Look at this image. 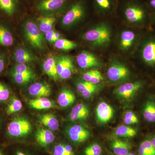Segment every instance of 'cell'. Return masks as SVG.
Listing matches in <instances>:
<instances>
[{
  "instance_id": "31",
  "label": "cell",
  "mask_w": 155,
  "mask_h": 155,
  "mask_svg": "<svg viewBox=\"0 0 155 155\" xmlns=\"http://www.w3.org/2000/svg\"><path fill=\"white\" fill-rule=\"evenodd\" d=\"M55 47L59 50L69 51L75 49L77 44L72 41L65 38H60L54 43Z\"/></svg>"
},
{
  "instance_id": "20",
  "label": "cell",
  "mask_w": 155,
  "mask_h": 155,
  "mask_svg": "<svg viewBox=\"0 0 155 155\" xmlns=\"http://www.w3.org/2000/svg\"><path fill=\"white\" fill-rule=\"evenodd\" d=\"M111 147L116 155H127L130 153L131 145L129 143L119 139H115L112 141Z\"/></svg>"
},
{
  "instance_id": "43",
  "label": "cell",
  "mask_w": 155,
  "mask_h": 155,
  "mask_svg": "<svg viewBox=\"0 0 155 155\" xmlns=\"http://www.w3.org/2000/svg\"><path fill=\"white\" fill-rule=\"evenodd\" d=\"M56 31L53 29H52L48 32L45 34V38L47 41L51 43H52L53 38H54V35Z\"/></svg>"
},
{
  "instance_id": "30",
  "label": "cell",
  "mask_w": 155,
  "mask_h": 155,
  "mask_svg": "<svg viewBox=\"0 0 155 155\" xmlns=\"http://www.w3.org/2000/svg\"><path fill=\"white\" fill-rule=\"evenodd\" d=\"M11 75L14 82L19 85L28 83L33 78L34 73H16L11 72Z\"/></svg>"
},
{
  "instance_id": "35",
  "label": "cell",
  "mask_w": 155,
  "mask_h": 155,
  "mask_svg": "<svg viewBox=\"0 0 155 155\" xmlns=\"http://www.w3.org/2000/svg\"><path fill=\"white\" fill-rule=\"evenodd\" d=\"M16 9L15 0H0V9L8 15H13Z\"/></svg>"
},
{
  "instance_id": "51",
  "label": "cell",
  "mask_w": 155,
  "mask_h": 155,
  "mask_svg": "<svg viewBox=\"0 0 155 155\" xmlns=\"http://www.w3.org/2000/svg\"><path fill=\"white\" fill-rule=\"evenodd\" d=\"M1 122H2V119H1V116H0V125H1Z\"/></svg>"
},
{
  "instance_id": "8",
  "label": "cell",
  "mask_w": 155,
  "mask_h": 155,
  "mask_svg": "<svg viewBox=\"0 0 155 155\" xmlns=\"http://www.w3.org/2000/svg\"><path fill=\"white\" fill-rule=\"evenodd\" d=\"M147 39L143 43L140 57L143 63L150 67H155V38Z\"/></svg>"
},
{
  "instance_id": "34",
  "label": "cell",
  "mask_w": 155,
  "mask_h": 155,
  "mask_svg": "<svg viewBox=\"0 0 155 155\" xmlns=\"http://www.w3.org/2000/svg\"><path fill=\"white\" fill-rule=\"evenodd\" d=\"M53 155H75V153L70 145L59 143L54 147Z\"/></svg>"
},
{
  "instance_id": "19",
  "label": "cell",
  "mask_w": 155,
  "mask_h": 155,
  "mask_svg": "<svg viewBox=\"0 0 155 155\" xmlns=\"http://www.w3.org/2000/svg\"><path fill=\"white\" fill-rule=\"evenodd\" d=\"M76 98L74 93L67 88L61 91L58 97V101L62 107L66 108L72 105L75 102Z\"/></svg>"
},
{
  "instance_id": "12",
  "label": "cell",
  "mask_w": 155,
  "mask_h": 155,
  "mask_svg": "<svg viewBox=\"0 0 155 155\" xmlns=\"http://www.w3.org/2000/svg\"><path fill=\"white\" fill-rule=\"evenodd\" d=\"M97 120L100 123L106 124L110 122L114 115V110L112 107L105 102H101L96 109Z\"/></svg>"
},
{
  "instance_id": "49",
  "label": "cell",
  "mask_w": 155,
  "mask_h": 155,
  "mask_svg": "<svg viewBox=\"0 0 155 155\" xmlns=\"http://www.w3.org/2000/svg\"><path fill=\"white\" fill-rule=\"evenodd\" d=\"M127 155H136L135 154L133 153H129Z\"/></svg>"
},
{
  "instance_id": "37",
  "label": "cell",
  "mask_w": 155,
  "mask_h": 155,
  "mask_svg": "<svg viewBox=\"0 0 155 155\" xmlns=\"http://www.w3.org/2000/svg\"><path fill=\"white\" fill-rule=\"evenodd\" d=\"M123 121L125 125H133L138 124L139 119L136 114L132 111H127L124 115Z\"/></svg>"
},
{
  "instance_id": "50",
  "label": "cell",
  "mask_w": 155,
  "mask_h": 155,
  "mask_svg": "<svg viewBox=\"0 0 155 155\" xmlns=\"http://www.w3.org/2000/svg\"><path fill=\"white\" fill-rule=\"evenodd\" d=\"M151 16H152L153 17H154L155 20V14H151Z\"/></svg>"
},
{
  "instance_id": "23",
  "label": "cell",
  "mask_w": 155,
  "mask_h": 155,
  "mask_svg": "<svg viewBox=\"0 0 155 155\" xmlns=\"http://www.w3.org/2000/svg\"><path fill=\"white\" fill-rule=\"evenodd\" d=\"M38 20L39 28L42 33L45 34L53 29L56 19L53 16H41Z\"/></svg>"
},
{
  "instance_id": "40",
  "label": "cell",
  "mask_w": 155,
  "mask_h": 155,
  "mask_svg": "<svg viewBox=\"0 0 155 155\" xmlns=\"http://www.w3.org/2000/svg\"><path fill=\"white\" fill-rule=\"evenodd\" d=\"M75 67H74V64L72 61L61 73L59 78H60L62 80H66V79H68L72 76L73 73L75 72Z\"/></svg>"
},
{
  "instance_id": "5",
  "label": "cell",
  "mask_w": 155,
  "mask_h": 155,
  "mask_svg": "<svg viewBox=\"0 0 155 155\" xmlns=\"http://www.w3.org/2000/svg\"><path fill=\"white\" fill-rule=\"evenodd\" d=\"M24 30L26 38L31 46L36 49L44 48L45 45L44 37L35 22L32 21L26 22Z\"/></svg>"
},
{
  "instance_id": "29",
  "label": "cell",
  "mask_w": 155,
  "mask_h": 155,
  "mask_svg": "<svg viewBox=\"0 0 155 155\" xmlns=\"http://www.w3.org/2000/svg\"><path fill=\"white\" fill-rule=\"evenodd\" d=\"M115 135L120 137H133L137 134V131L134 128L126 126L120 125L116 128L115 130Z\"/></svg>"
},
{
  "instance_id": "27",
  "label": "cell",
  "mask_w": 155,
  "mask_h": 155,
  "mask_svg": "<svg viewBox=\"0 0 155 155\" xmlns=\"http://www.w3.org/2000/svg\"><path fill=\"white\" fill-rule=\"evenodd\" d=\"M14 42L12 33L7 28L0 25V45L4 46H11Z\"/></svg>"
},
{
  "instance_id": "15",
  "label": "cell",
  "mask_w": 155,
  "mask_h": 155,
  "mask_svg": "<svg viewBox=\"0 0 155 155\" xmlns=\"http://www.w3.org/2000/svg\"><path fill=\"white\" fill-rule=\"evenodd\" d=\"M35 139L41 146L45 147L52 143L55 139V136L51 130L40 128L37 130Z\"/></svg>"
},
{
  "instance_id": "22",
  "label": "cell",
  "mask_w": 155,
  "mask_h": 155,
  "mask_svg": "<svg viewBox=\"0 0 155 155\" xmlns=\"http://www.w3.org/2000/svg\"><path fill=\"white\" fill-rule=\"evenodd\" d=\"M28 104L31 108L38 110H48L54 107V103L46 97L37 98L30 100Z\"/></svg>"
},
{
  "instance_id": "3",
  "label": "cell",
  "mask_w": 155,
  "mask_h": 155,
  "mask_svg": "<svg viewBox=\"0 0 155 155\" xmlns=\"http://www.w3.org/2000/svg\"><path fill=\"white\" fill-rule=\"evenodd\" d=\"M83 38L84 39L92 44L101 46L110 41V30L107 25L101 24L87 31L84 35Z\"/></svg>"
},
{
  "instance_id": "9",
  "label": "cell",
  "mask_w": 155,
  "mask_h": 155,
  "mask_svg": "<svg viewBox=\"0 0 155 155\" xmlns=\"http://www.w3.org/2000/svg\"><path fill=\"white\" fill-rule=\"evenodd\" d=\"M78 65L81 69H87L101 67V62L92 53L83 51L77 56Z\"/></svg>"
},
{
  "instance_id": "4",
  "label": "cell",
  "mask_w": 155,
  "mask_h": 155,
  "mask_svg": "<svg viewBox=\"0 0 155 155\" xmlns=\"http://www.w3.org/2000/svg\"><path fill=\"white\" fill-rule=\"evenodd\" d=\"M31 125L30 122L22 117H15L12 119L7 127V134L11 138H19L30 133Z\"/></svg>"
},
{
  "instance_id": "13",
  "label": "cell",
  "mask_w": 155,
  "mask_h": 155,
  "mask_svg": "<svg viewBox=\"0 0 155 155\" xmlns=\"http://www.w3.org/2000/svg\"><path fill=\"white\" fill-rule=\"evenodd\" d=\"M29 94L37 98L45 97L49 96L51 93V88L48 84L38 82L34 83L28 89Z\"/></svg>"
},
{
  "instance_id": "44",
  "label": "cell",
  "mask_w": 155,
  "mask_h": 155,
  "mask_svg": "<svg viewBox=\"0 0 155 155\" xmlns=\"http://www.w3.org/2000/svg\"><path fill=\"white\" fill-rule=\"evenodd\" d=\"M5 66V61L4 56L0 53V74L2 72Z\"/></svg>"
},
{
  "instance_id": "41",
  "label": "cell",
  "mask_w": 155,
  "mask_h": 155,
  "mask_svg": "<svg viewBox=\"0 0 155 155\" xmlns=\"http://www.w3.org/2000/svg\"><path fill=\"white\" fill-rule=\"evenodd\" d=\"M11 95L9 89L4 84L0 82V102H4L9 100Z\"/></svg>"
},
{
  "instance_id": "38",
  "label": "cell",
  "mask_w": 155,
  "mask_h": 155,
  "mask_svg": "<svg viewBox=\"0 0 155 155\" xmlns=\"http://www.w3.org/2000/svg\"><path fill=\"white\" fill-rule=\"evenodd\" d=\"M102 150L98 143H93L87 147L84 150L85 155H101Z\"/></svg>"
},
{
  "instance_id": "26",
  "label": "cell",
  "mask_w": 155,
  "mask_h": 155,
  "mask_svg": "<svg viewBox=\"0 0 155 155\" xmlns=\"http://www.w3.org/2000/svg\"><path fill=\"white\" fill-rule=\"evenodd\" d=\"M136 38V34L131 31H123L120 37V45L124 49H127L133 45Z\"/></svg>"
},
{
  "instance_id": "17",
  "label": "cell",
  "mask_w": 155,
  "mask_h": 155,
  "mask_svg": "<svg viewBox=\"0 0 155 155\" xmlns=\"http://www.w3.org/2000/svg\"><path fill=\"white\" fill-rule=\"evenodd\" d=\"M57 59L54 56L47 58L43 64V69L46 74L54 81L58 80L59 76L57 70Z\"/></svg>"
},
{
  "instance_id": "18",
  "label": "cell",
  "mask_w": 155,
  "mask_h": 155,
  "mask_svg": "<svg viewBox=\"0 0 155 155\" xmlns=\"http://www.w3.org/2000/svg\"><path fill=\"white\" fill-rule=\"evenodd\" d=\"M96 11L101 14H109L116 7V0H94Z\"/></svg>"
},
{
  "instance_id": "32",
  "label": "cell",
  "mask_w": 155,
  "mask_h": 155,
  "mask_svg": "<svg viewBox=\"0 0 155 155\" xmlns=\"http://www.w3.org/2000/svg\"><path fill=\"white\" fill-rule=\"evenodd\" d=\"M22 103L21 101L16 97H13L11 98L6 108V114L10 116L19 112L22 109Z\"/></svg>"
},
{
  "instance_id": "16",
  "label": "cell",
  "mask_w": 155,
  "mask_h": 155,
  "mask_svg": "<svg viewBox=\"0 0 155 155\" xmlns=\"http://www.w3.org/2000/svg\"><path fill=\"white\" fill-rule=\"evenodd\" d=\"M89 110L88 107L83 103L77 104L71 110L69 118L72 121L85 120L88 118Z\"/></svg>"
},
{
  "instance_id": "46",
  "label": "cell",
  "mask_w": 155,
  "mask_h": 155,
  "mask_svg": "<svg viewBox=\"0 0 155 155\" xmlns=\"http://www.w3.org/2000/svg\"><path fill=\"white\" fill-rule=\"evenodd\" d=\"M151 143H152L153 145L155 148V134L151 137L150 140Z\"/></svg>"
},
{
  "instance_id": "28",
  "label": "cell",
  "mask_w": 155,
  "mask_h": 155,
  "mask_svg": "<svg viewBox=\"0 0 155 155\" xmlns=\"http://www.w3.org/2000/svg\"><path fill=\"white\" fill-rule=\"evenodd\" d=\"M83 80L95 84H98L104 80L101 73L97 69H91L84 73Z\"/></svg>"
},
{
  "instance_id": "11",
  "label": "cell",
  "mask_w": 155,
  "mask_h": 155,
  "mask_svg": "<svg viewBox=\"0 0 155 155\" xmlns=\"http://www.w3.org/2000/svg\"><path fill=\"white\" fill-rule=\"evenodd\" d=\"M68 0H40L37 8L43 12H52L59 11L66 7Z\"/></svg>"
},
{
  "instance_id": "42",
  "label": "cell",
  "mask_w": 155,
  "mask_h": 155,
  "mask_svg": "<svg viewBox=\"0 0 155 155\" xmlns=\"http://www.w3.org/2000/svg\"><path fill=\"white\" fill-rule=\"evenodd\" d=\"M146 5L151 14H155V0H146Z\"/></svg>"
},
{
  "instance_id": "2",
  "label": "cell",
  "mask_w": 155,
  "mask_h": 155,
  "mask_svg": "<svg viewBox=\"0 0 155 155\" xmlns=\"http://www.w3.org/2000/svg\"><path fill=\"white\" fill-rule=\"evenodd\" d=\"M86 2L85 0H77L71 3L62 18V25L70 27L83 19L86 14Z\"/></svg>"
},
{
  "instance_id": "21",
  "label": "cell",
  "mask_w": 155,
  "mask_h": 155,
  "mask_svg": "<svg viewBox=\"0 0 155 155\" xmlns=\"http://www.w3.org/2000/svg\"><path fill=\"white\" fill-rule=\"evenodd\" d=\"M14 60L17 64H26L34 61L33 54L24 48H19L15 50L14 54Z\"/></svg>"
},
{
  "instance_id": "14",
  "label": "cell",
  "mask_w": 155,
  "mask_h": 155,
  "mask_svg": "<svg viewBox=\"0 0 155 155\" xmlns=\"http://www.w3.org/2000/svg\"><path fill=\"white\" fill-rule=\"evenodd\" d=\"M78 91L85 99L90 98L98 91V84H94L83 80L79 81L76 84Z\"/></svg>"
},
{
  "instance_id": "25",
  "label": "cell",
  "mask_w": 155,
  "mask_h": 155,
  "mask_svg": "<svg viewBox=\"0 0 155 155\" xmlns=\"http://www.w3.org/2000/svg\"><path fill=\"white\" fill-rule=\"evenodd\" d=\"M143 118L149 122H155V101L149 100L145 104L143 111Z\"/></svg>"
},
{
  "instance_id": "45",
  "label": "cell",
  "mask_w": 155,
  "mask_h": 155,
  "mask_svg": "<svg viewBox=\"0 0 155 155\" xmlns=\"http://www.w3.org/2000/svg\"><path fill=\"white\" fill-rule=\"evenodd\" d=\"M61 34L59 33V32H56L55 33L54 35V38H53L52 41V43H54L55 42L57 41H58V39L61 38Z\"/></svg>"
},
{
  "instance_id": "6",
  "label": "cell",
  "mask_w": 155,
  "mask_h": 155,
  "mask_svg": "<svg viewBox=\"0 0 155 155\" xmlns=\"http://www.w3.org/2000/svg\"><path fill=\"white\" fill-rule=\"evenodd\" d=\"M130 75V71L126 66L122 63L115 62L109 66L107 76L112 82H116L127 79Z\"/></svg>"
},
{
  "instance_id": "24",
  "label": "cell",
  "mask_w": 155,
  "mask_h": 155,
  "mask_svg": "<svg viewBox=\"0 0 155 155\" xmlns=\"http://www.w3.org/2000/svg\"><path fill=\"white\" fill-rule=\"evenodd\" d=\"M39 120L41 124L50 130L55 131L59 128V121L53 114H47L41 115Z\"/></svg>"
},
{
  "instance_id": "47",
  "label": "cell",
  "mask_w": 155,
  "mask_h": 155,
  "mask_svg": "<svg viewBox=\"0 0 155 155\" xmlns=\"http://www.w3.org/2000/svg\"><path fill=\"white\" fill-rule=\"evenodd\" d=\"M15 155H26L25 153L21 151L17 150L16 152Z\"/></svg>"
},
{
  "instance_id": "7",
  "label": "cell",
  "mask_w": 155,
  "mask_h": 155,
  "mask_svg": "<svg viewBox=\"0 0 155 155\" xmlns=\"http://www.w3.org/2000/svg\"><path fill=\"white\" fill-rule=\"evenodd\" d=\"M143 86V83L142 81H139L123 84L115 89L114 94L122 99H130L142 88Z\"/></svg>"
},
{
  "instance_id": "33",
  "label": "cell",
  "mask_w": 155,
  "mask_h": 155,
  "mask_svg": "<svg viewBox=\"0 0 155 155\" xmlns=\"http://www.w3.org/2000/svg\"><path fill=\"white\" fill-rule=\"evenodd\" d=\"M138 153L139 155H155V148L150 140H146L140 145Z\"/></svg>"
},
{
  "instance_id": "48",
  "label": "cell",
  "mask_w": 155,
  "mask_h": 155,
  "mask_svg": "<svg viewBox=\"0 0 155 155\" xmlns=\"http://www.w3.org/2000/svg\"><path fill=\"white\" fill-rule=\"evenodd\" d=\"M0 155H6L5 152L1 147H0Z\"/></svg>"
},
{
  "instance_id": "36",
  "label": "cell",
  "mask_w": 155,
  "mask_h": 155,
  "mask_svg": "<svg viewBox=\"0 0 155 155\" xmlns=\"http://www.w3.org/2000/svg\"><path fill=\"white\" fill-rule=\"evenodd\" d=\"M72 61L70 57L66 55L61 56L57 59V70L59 77L64 69Z\"/></svg>"
},
{
  "instance_id": "10",
  "label": "cell",
  "mask_w": 155,
  "mask_h": 155,
  "mask_svg": "<svg viewBox=\"0 0 155 155\" xmlns=\"http://www.w3.org/2000/svg\"><path fill=\"white\" fill-rule=\"evenodd\" d=\"M67 133L70 140L75 143H82L90 136V133L87 129L78 125L69 127Z\"/></svg>"
},
{
  "instance_id": "39",
  "label": "cell",
  "mask_w": 155,
  "mask_h": 155,
  "mask_svg": "<svg viewBox=\"0 0 155 155\" xmlns=\"http://www.w3.org/2000/svg\"><path fill=\"white\" fill-rule=\"evenodd\" d=\"M11 72L16 73H33L31 69L26 64H17L11 69Z\"/></svg>"
},
{
  "instance_id": "1",
  "label": "cell",
  "mask_w": 155,
  "mask_h": 155,
  "mask_svg": "<svg viewBox=\"0 0 155 155\" xmlns=\"http://www.w3.org/2000/svg\"><path fill=\"white\" fill-rule=\"evenodd\" d=\"M122 12L126 20L134 23L144 22L151 15L144 1L142 0H132L126 2L123 5Z\"/></svg>"
}]
</instances>
